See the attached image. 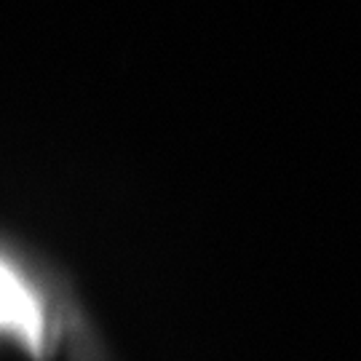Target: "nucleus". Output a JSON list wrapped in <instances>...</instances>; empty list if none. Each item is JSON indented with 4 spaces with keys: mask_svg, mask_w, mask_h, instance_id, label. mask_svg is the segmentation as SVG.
Listing matches in <instances>:
<instances>
[{
    "mask_svg": "<svg viewBox=\"0 0 361 361\" xmlns=\"http://www.w3.org/2000/svg\"><path fill=\"white\" fill-rule=\"evenodd\" d=\"M0 305L3 337L30 361H51L56 350L67 361H116L65 268L11 233L3 235Z\"/></svg>",
    "mask_w": 361,
    "mask_h": 361,
    "instance_id": "f257e3e1",
    "label": "nucleus"
}]
</instances>
